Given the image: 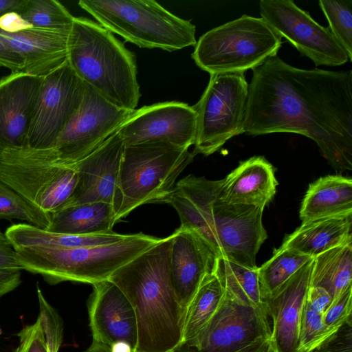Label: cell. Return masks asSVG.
Segmentation results:
<instances>
[{
    "label": "cell",
    "instance_id": "cell-27",
    "mask_svg": "<svg viewBox=\"0 0 352 352\" xmlns=\"http://www.w3.org/2000/svg\"><path fill=\"white\" fill-rule=\"evenodd\" d=\"M214 274L226 293L239 302L270 316L267 298L261 289L258 267L250 268L219 257Z\"/></svg>",
    "mask_w": 352,
    "mask_h": 352
},
{
    "label": "cell",
    "instance_id": "cell-26",
    "mask_svg": "<svg viewBox=\"0 0 352 352\" xmlns=\"http://www.w3.org/2000/svg\"><path fill=\"white\" fill-rule=\"evenodd\" d=\"M116 223L112 205L91 202L65 206L53 212L47 230L77 234L111 233Z\"/></svg>",
    "mask_w": 352,
    "mask_h": 352
},
{
    "label": "cell",
    "instance_id": "cell-36",
    "mask_svg": "<svg viewBox=\"0 0 352 352\" xmlns=\"http://www.w3.org/2000/svg\"><path fill=\"white\" fill-rule=\"evenodd\" d=\"M19 344L13 352H47L41 321L24 326L17 333Z\"/></svg>",
    "mask_w": 352,
    "mask_h": 352
},
{
    "label": "cell",
    "instance_id": "cell-41",
    "mask_svg": "<svg viewBox=\"0 0 352 352\" xmlns=\"http://www.w3.org/2000/svg\"><path fill=\"white\" fill-rule=\"evenodd\" d=\"M177 352H192L179 348ZM231 352H276L272 338H260Z\"/></svg>",
    "mask_w": 352,
    "mask_h": 352
},
{
    "label": "cell",
    "instance_id": "cell-16",
    "mask_svg": "<svg viewBox=\"0 0 352 352\" xmlns=\"http://www.w3.org/2000/svg\"><path fill=\"white\" fill-rule=\"evenodd\" d=\"M124 147V141L117 131L78 162L75 165L78 173L77 186L72 198L63 207L106 202L113 206L116 216L121 204L118 184Z\"/></svg>",
    "mask_w": 352,
    "mask_h": 352
},
{
    "label": "cell",
    "instance_id": "cell-15",
    "mask_svg": "<svg viewBox=\"0 0 352 352\" xmlns=\"http://www.w3.org/2000/svg\"><path fill=\"white\" fill-rule=\"evenodd\" d=\"M197 124L193 106L165 102L135 109L118 132L125 146L164 142L189 148L195 142Z\"/></svg>",
    "mask_w": 352,
    "mask_h": 352
},
{
    "label": "cell",
    "instance_id": "cell-17",
    "mask_svg": "<svg viewBox=\"0 0 352 352\" xmlns=\"http://www.w3.org/2000/svg\"><path fill=\"white\" fill-rule=\"evenodd\" d=\"M92 286L87 309L93 340L109 347L115 342H126L134 352L138 342V326L131 304L109 280Z\"/></svg>",
    "mask_w": 352,
    "mask_h": 352
},
{
    "label": "cell",
    "instance_id": "cell-48",
    "mask_svg": "<svg viewBox=\"0 0 352 352\" xmlns=\"http://www.w3.org/2000/svg\"><path fill=\"white\" fill-rule=\"evenodd\" d=\"M168 352H175V351H168Z\"/></svg>",
    "mask_w": 352,
    "mask_h": 352
},
{
    "label": "cell",
    "instance_id": "cell-13",
    "mask_svg": "<svg viewBox=\"0 0 352 352\" xmlns=\"http://www.w3.org/2000/svg\"><path fill=\"white\" fill-rule=\"evenodd\" d=\"M259 10L261 18L316 66L334 67L351 61L329 28L320 25L293 1L261 0Z\"/></svg>",
    "mask_w": 352,
    "mask_h": 352
},
{
    "label": "cell",
    "instance_id": "cell-3",
    "mask_svg": "<svg viewBox=\"0 0 352 352\" xmlns=\"http://www.w3.org/2000/svg\"><path fill=\"white\" fill-rule=\"evenodd\" d=\"M172 234L121 266L108 279L135 311L134 352H168L182 344L186 309L175 293L170 273Z\"/></svg>",
    "mask_w": 352,
    "mask_h": 352
},
{
    "label": "cell",
    "instance_id": "cell-28",
    "mask_svg": "<svg viewBox=\"0 0 352 352\" xmlns=\"http://www.w3.org/2000/svg\"><path fill=\"white\" fill-rule=\"evenodd\" d=\"M352 243L329 250L314 258L309 287L324 289L338 298L352 285Z\"/></svg>",
    "mask_w": 352,
    "mask_h": 352
},
{
    "label": "cell",
    "instance_id": "cell-46",
    "mask_svg": "<svg viewBox=\"0 0 352 352\" xmlns=\"http://www.w3.org/2000/svg\"><path fill=\"white\" fill-rule=\"evenodd\" d=\"M47 352H58V351H53V350H47Z\"/></svg>",
    "mask_w": 352,
    "mask_h": 352
},
{
    "label": "cell",
    "instance_id": "cell-40",
    "mask_svg": "<svg viewBox=\"0 0 352 352\" xmlns=\"http://www.w3.org/2000/svg\"><path fill=\"white\" fill-rule=\"evenodd\" d=\"M21 270H0V297L12 292L21 283Z\"/></svg>",
    "mask_w": 352,
    "mask_h": 352
},
{
    "label": "cell",
    "instance_id": "cell-44",
    "mask_svg": "<svg viewBox=\"0 0 352 352\" xmlns=\"http://www.w3.org/2000/svg\"><path fill=\"white\" fill-rule=\"evenodd\" d=\"M83 352H111L110 347L93 340L90 346Z\"/></svg>",
    "mask_w": 352,
    "mask_h": 352
},
{
    "label": "cell",
    "instance_id": "cell-7",
    "mask_svg": "<svg viewBox=\"0 0 352 352\" xmlns=\"http://www.w3.org/2000/svg\"><path fill=\"white\" fill-rule=\"evenodd\" d=\"M188 149L164 142L125 146L116 221L145 204H170L176 179L195 156Z\"/></svg>",
    "mask_w": 352,
    "mask_h": 352
},
{
    "label": "cell",
    "instance_id": "cell-1",
    "mask_svg": "<svg viewBox=\"0 0 352 352\" xmlns=\"http://www.w3.org/2000/svg\"><path fill=\"white\" fill-rule=\"evenodd\" d=\"M243 130L305 135L333 168L351 170L352 71L303 69L268 58L252 70Z\"/></svg>",
    "mask_w": 352,
    "mask_h": 352
},
{
    "label": "cell",
    "instance_id": "cell-10",
    "mask_svg": "<svg viewBox=\"0 0 352 352\" xmlns=\"http://www.w3.org/2000/svg\"><path fill=\"white\" fill-rule=\"evenodd\" d=\"M248 98L244 73L210 75L201 97L193 105L197 116L195 155H210L230 138L244 133Z\"/></svg>",
    "mask_w": 352,
    "mask_h": 352
},
{
    "label": "cell",
    "instance_id": "cell-9",
    "mask_svg": "<svg viewBox=\"0 0 352 352\" xmlns=\"http://www.w3.org/2000/svg\"><path fill=\"white\" fill-rule=\"evenodd\" d=\"M0 181L42 212L51 214L72 198L78 183L74 166L50 148H0Z\"/></svg>",
    "mask_w": 352,
    "mask_h": 352
},
{
    "label": "cell",
    "instance_id": "cell-24",
    "mask_svg": "<svg viewBox=\"0 0 352 352\" xmlns=\"http://www.w3.org/2000/svg\"><path fill=\"white\" fill-rule=\"evenodd\" d=\"M352 213V179L321 177L309 184L300 209L302 222Z\"/></svg>",
    "mask_w": 352,
    "mask_h": 352
},
{
    "label": "cell",
    "instance_id": "cell-29",
    "mask_svg": "<svg viewBox=\"0 0 352 352\" xmlns=\"http://www.w3.org/2000/svg\"><path fill=\"white\" fill-rule=\"evenodd\" d=\"M223 293V288L214 273L204 279L186 309L182 345L195 338L207 325Z\"/></svg>",
    "mask_w": 352,
    "mask_h": 352
},
{
    "label": "cell",
    "instance_id": "cell-14",
    "mask_svg": "<svg viewBox=\"0 0 352 352\" xmlns=\"http://www.w3.org/2000/svg\"><path fill=\"white\" fill-rule=\"evenodd\" d=\"M260 338H272L270 317L224 292L207 325L180 347L192 352H231Z\"/></svg>",
    "mask_w": 352,
    "mask_h": 352
},
{
    "label": "cell",
    "instance_id": "cell-31",
    "mask_svg": "<svg viewBox=\"0 0 352 352\" xmlns=\"http://www.w3.org/2000/svg\"><path fill=\"white\" fill-rule=\"evenodd\" d=\"M18 14L32 27L67 34L74 20L65 7L56 0H26Z\"/></svg>",
    "mask_w": 352,
    "mask_h": 352
},
{
    "label": "cell",
    "instance_id": "cell-22",
    "mask_svg": "<svg viewBox=\"0 0 352 352\" xmlns=\"http://www.w3.org/2000/svg\"><path fill=\"white\" fill-rule=\"evenodd\" d=\"M223 179V201L263 209L272 200L278 185L274 166L262 156L241 162Z\"/></svg>",
    "mask_w": 352,
    "mask_h": 352
},
{
    "label": "cell",
    "instance_id": "cell-6",
    "mask_svg": "<svg viewBox=\"0 0 352 352\" xmlns=\"http://www.w3.org/2000/svg\"><path fill=\"white\" fill-rule=\"evenodd\" d=\"M99 24L142 48L168 52L195 46L196 28L153 0H80Z\"/></svg>",
    "mask_w": 352,
    "mask_h": 352
},
{
    "label": "cell",
    "instance_id": "cell-4",
    "mask_svg": "<svg viewBox=\"0 0 352 352\" xmlns=\"http://www.w3.org/2000/svg\"><path fill=\"white\" fill-rule=\"evenodd\" d=\"M67 60L76 74L116 107L134 111L141 96L135 54L99 23L74 17Z\"/></svg>",
    "mask_w": 352,
    "mask_h": 352
},
{
    "label": "cell",
    "instance_id": "cell-33",
    "mask_svg": "<svg viewBox=\"0 0 352 352\" xmlns=\"http://www.w3.org/2000/svg\"><path fill=\"white\" fill-rule=\"evenodd\" d=\"M0 219H19L48 230L50 215L28 203L19 193L0 181Z\"/></svg>",
    "mask_w": 352,
    "mask_h": 352
},
{
    "label": "cell",
    "instance_id": "cell-38",
    "mask_svg": "<svg viewBox=\"0 0 352 352\" xmlns=\"http://www.w3.org/2000/svg\"><path fill=\"white\" fill-rule=\"evenodd\" d=\"M0 67H6L12 73L23 72L25 60L23 58L8 46L0 38Z\"/></svg>",
    "mask_w": 352,
    "mask_h": 352
},
{
    "label": "cell",
    "instance_id": "cell-23",
    "mask_svg": "<svg viewBox=\"0 0 352 352\" xmlns=\"http://www.w3.org/2000/svg\"><path fill=\"white\" fill-rule=\"evenodd\" d=\"M352 243V213L304 221L284 239L281 248L312 258Z\"/></svg>",
    "mask_w": 352,
    "mask_h": 352
},
{
    "label": "cell",
    "instance_id": "cell-30",
    "mask_svg": "<svg viewBox=\"0 0 352 352\" xmlns=\"http://www.w3.org/2000/svg\"><path fill=\"white\" fill-rule=\"evenodd\" d=\"M314 258L279 247L258 273L261 289L268 297Z\"/></svg>",
    "mask_w": 352,
    "mask_h": 352
},
{
    "label": "cell",
    "instance_id": "cell-20",
    "mask_svg": "<svg viewBox=\"0 0 352 352\" xmlns=\"http://www.w3.org/2000/svg\"><path fill=\"white\" fill-rule=\"evenodd\" d=\"M314 258L267 298L272 340L276 352H296L300 318Z\"/></svg>",
    "mask_w": 352,
    "mask_h": 352
},
{
    "label": "cell",
    "instance_id": "cell-32",
    "mask_svg": "<svg viewBox=\"0 0 352 352\" xmlns=\"http://www.w3.org/2000/svg\"><path fill=\"white\" fill-rule=\"evenodd\" d=\"M340 329L327 327L322 314L313 311L305 300L300 318L296 352H314L320 350L335 338Z\"/></svg>",
    "mask_w": 352,
    "mask_h": 352
},
{
    "label": "cell",
    "instance_id": "cell-11",
    "mask_svg": "<svg viewBox=\"0 0 352 352\" xmlns=\"http://www.w3.org/2000/svg\"><path fill=\"white\" fill-rule=\"evenodd\" d=\"M85 91V82L76 74L67 58L43 76L28 146L35 149L52 147L78 111Z\"/></svg>",
    "mask_w": 352,
    "mask_h": 352
},
{
    "label": "cell",
    "instance_id": "cell-35",
    "mask_svg": "<svg viewBox=\"0 0 352 352\" xmlns=\"http://www.w3.org/2000/svg\"><path fill=\"white\" fill-rule=\"evenodd\" d=\"M351 310L352 285L331 302L322 314V320L327 327L340 329L344 324L351 322Z\"/></svg>",
    "mask_w": 352,
    "mask_h": 352
},
{
    "label": "cell",
    "instance_id": "cell-39",
    "mask_svg": "<svg viewBox=\"0 0 352 352\" xmlns=\"http://www.w3.org/2000/svg\"><path fill=\"white\" fill-rule=\"evenodd\" d=\"M305 301L313 311L322 314L332 302V297L322 287H309Z\"/></svg>",
    "mask_w": 352,
    "mask_h": 352
},
{
    "label": "cell",
    "instance_id": "cell-45",
    "mask_svg": "<svg viewBox=\"0 0 352 352\" xmlns=\"http://www.w3.org/2000/svg\"><path fill=\"white\" fill-rule=\"evenodd\" d=\"M111 352H133L132 347L126 342H117L110 347Z\"/></svg>",
    "mask_w": 352,
    "mask_h": 352
},
{
    "label": "cell",
    "instance_id": "cell-19",
    "mask_svg": "<svg viewBox=\"0 0 352 352\" xmlns=\"http://www.w3.org/2000/svg\"><path fill=\"white\" fill-rule=\"evenodd\" d=\"M172 236L171 278L179 302L186 309L204 279L214 273L218 257L192 230L179 226Z\"/></svg>",
    "mask_w": 352,
    "mask_h": 352
},
{
    "label": "cell",
    "instance_id": "cell-2",
    "mask_svg": "<svg viewBox=\"0 0 352 352\" xmlns=\"http://www.w3.org/2000/svg\"><path fill=\"white\" fill-rule=\"evenodd\" d=\"M223 182L188 175L176 183L170 204L180 227L196 232L218 258L256 268V256L267 237L264 209L223 201Z\"/></svg>",
    "mask_w": 352,
    "mask_h": 352
},
{
    "label": "cell",
    "instance_id": "cell-8",
    "mask_svg": "<svg viewBox=\"0 0 352 352\" xmlns=\"http://www.w3.org/2000/svg\"><path fill=\"white\" fill-rule=\"evenodd\" d=\"M282 38L261 17L244 14L203 34L192 58L210 75L244 73L277 55Z\"/></svg>",
    "mask_w": 352,
    "mask_h": 352
},
{
    "label": "cell",
    "instance_id": "cell-37",
    "mask_svg": "<svg viewBox=\"0 0 352 352\" xmlns=\"http://www.w3.org/2000/svg\"><path fill=\"white\" fill-rule=\"evenodd\" d=\"M0 270H22L16 250L5 233L0 231Z\"/></svg>",
    "mask_w": 352,
    "mask_h": 352
},
{
    "label": "cell",
    "instance_id": "cell-34",
    "mask_svg": "<svg viewBox=\"0 0 352 352\" xmlns=\"http://www.w3.org/2000/svg\"><path fill=\"white\" fill-rule=\"evenodd\" d=\"M329 30L352 60V0H319Z\"/></svg>",
    "mask_w": 352,
    "mask_h": 352
},
{
    "label": "cell",
    "instance_id": "cell-43",
    "mask_svg": "<svg viewBox=\"0 0 352 352\" xmlns=\"http://www.w3.org/2000/svg\"><path fill=\"white\" fill-rule=\"evenodd\" d=\"M26 0H0V18L10 12L19 13Z\"/></svg>",
    "mask_w": 352,
    "mask_h": 352
},
{
    "label": "cell",
    "instance_id": "cell-5",
    "mask_svg": "<svg viewBox=\"0 0 352 352\" xmlns=\"http://www.w3.org/2000/svg\"><path fill=\"white\" fill-rule=\"evenodd\" d=\"M160 240L140 232L111 244L22 248L16 250V254L22 270L41 275L51 285L65 281L93 285L108 280L121 266Z\"/></svg>",
    "mask_w": 352,
    "mask_h": 352
},
{
    "label": "cell",
    "instance_id": "cell-12",
    "mask_svg": "<svg viewBox=\"0 0 352 352\" xmlns=\"http://www.w3.org/2000/svg\"><path fill=\"white\" fill-rule=\"evenodd\" d=\"M85 85L82 104L52 147L59 160L69 166L89 155L127 120L133 111L116 107Z\"/></svg>",
    "mask_w": 352,
    "mask_h": 352
},
{
    "label": "cell",
    "instance_id": "cell-25",
    "mask_svg": "<svg viewBox=\"0 0 352 352\" xmlns=\"http://www.w3.org/2000/svg\"><path fill=\"white\" fill-rule=\"evenodd\" d=\"M5 234L15 250L30 248H74L107 245L120 241L128 236L115 232L91 234L59 233L27 223L10 226Z\"/></svg>",
    "mask_w": 352,
    "mask_h": 352
},
{
    "label": "cell",
    "instance_id": "cell-18",
    "mask_svg": "<svg viewBox=\"0 0 352 352\" xmlns=\"http://www.w3.org/2000/svg\"><path fill=\"white\" fill-rule=\"evenodd\" d=\"M42 80L24 72L0 79V148L28 146Z\"/></svg>",
    "mask_w": 352,
    "mask_h": 352
},
{
    "label": "cell",
    "instance_id": "cell-47",
    "mask_svg": "<svg viewBox=\"0 0 352 352\" xmlns=\"http://www.w3.org/2000/svg\"><path fill=\"white\" fill-rule=\"evenodd\" d=\"M314 352H320V351H319L318 350V351H314Z\"/></svg>",
    "mask_w": 352,
    "mask_h": 352
},
{
    "label": "cell",
    "instance_id": "cell-42",
    "mask_svg": "<svg viewBox=\"0 0 352 352\" xmlns=\"http://www.w3.org/2000/svg\"><path fill=\"white\" fill-rule=\"evenodd\" d=\"M19 14L10 12L0 18V29L8 32H15L31 27Z\"/></svg>",
    "mask_w": 352,
    "mask_h": 352
},
{
    "label": "cell",
    "instance_id": "cell-21",
    "mask_svg": "<svg viewBox=\"0 0 352 352\" xmlns=\"http://www.w3.org/2000/svg\"><path fill=\"white\" fill-rule=\"evenodd\" d=\"M69 34L29 27L15 32L0 29V38L25 60L23 72L43 76L67 58Z\"/></svg>",
    "mask_w": 352,
    "mask_h": 352
}]
</instances>
